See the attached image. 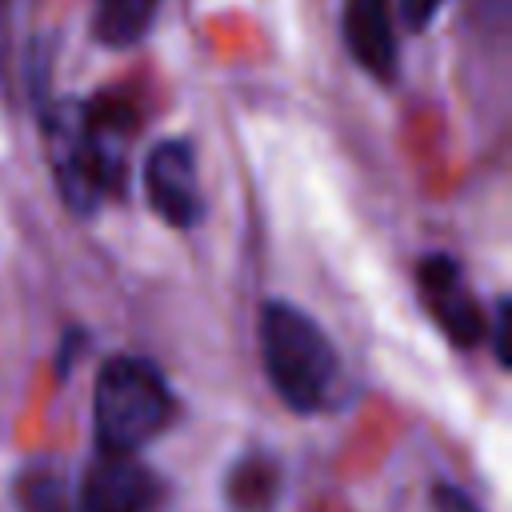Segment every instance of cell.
<instances>
[{
  "label": "cell",
  "mask_w": 512,
  "mask_h": 512,
  "mask_svg": "<svg viewBox=\"0 0 512 512\" xmlns=\"http://www.w3.org/2000/svg\"><path fill=\"white\" fill-rule=\"evenodd\" d=\"M44 136L60 200L76 216L100 212L124 188V140L132 136L124 100H60L44 112Z\"/></svg>",
  "instance_id": "obj_1"
},
{
  "label": "cell",
  "mask_w": 512,
  "mask_h": 512,
  "mask_svg": "<svg viewBox=\"0 0 512 512\" xmlns=\"http://www.w3.org/2000/svg\"><path fill=\"white\" fill-rule=\"evenodd\" d=\"M260 360L284 408L312 416L332 404L340 384V356L328 332L296 304L268 300L260 308Z\"/></svg>",
  "instance_id": "obj_2"
},
{
  "label": "cell",
  "mask_w": 512,
  "mask_h": 512,
  "mask_svg": "<svg viewBox=\"0 0 512 512\" xmlns=\"http://www.w3.org/2000/svg\"><path fill=\"white\" fill-rule=\"evenodd\" d=\"M176 420V396L164 372L144 356H108L92 388V424L100 452L136 456Z\"/></svg>",
  "instance_id": "obj_3"
},
{
  "label": "cell",
  "mask_w": 512,
  "mask_h": 512,
  "mask_svg": "<svg viewBox=\"0 0 512 512\" xmlns=\"http://www.w3.org/2000/svg\"><path fill=\"white\" fill-rule=\"evenodd\" d=\"M416 284H420V300H424L428 316L440 324V332L456 348H476L488 336V316H484L480 300L472 296L460 264L448 252L424 256L416 264Z\"/></svg>",
  "instance_id": "obj_4"
},
{
  "label": "cell",
  "mask_w": 512,
  "mask_h": 512,
  "mask_svg": "<svg viewBox=\"0 0 512 512\" xmlns=\"http://www.w3.org/2000/svg\"><path fill=\"white\" fill-rule=\"evenodd\" d=\"M144 192L156 216H164L172 228H196L204 216V192L196 172V152L184 136H168L152 144L144 160Z\"/></svg>",
  "instance_id": "obj_5"
},
{
  "label": "cell",
  "mask_w": 512,
  "mask_h": 512,
  "mask_svg": "<svg viewBox=\"0 0 512 512\" xmlns=\"http://www.w3.org/2000/svg\"><path fill=\"white\" fill-rule=\"evenodd\" d=\"M164 500L160 476L124 452H96L84 468L76 512H156Z\"/></svg>",
  "instance_id": "obj_6"
},
{
  "label": "cell",
  "mask_w": 512,
  "mask_h": 512,
  "mask_svg": "<svg viewBox=\"0 0 512 512\" xmlns=\"http://www.w3.org/2000/svg\"><path fill=\"white\" fill-rule=\"evenodd\" d=\"M340 32L348 56L380 84L396 80L400 68V44L392 28V0H344Z\"/></svg>",
  "instance_id": "obj_7"
},
{
  "label": "cell",
  "mask_w": 512,
  "mask_h": 512,
  "mask_svg": "<svg viewBox=\"0 0 512 512\" xmlns=\"http://www.w3.org/2000/svg\"><path fill=\"white\" fill-rule=\"evenodd\" d=\"M224 496L236 512H268L280 496V464L264 452H248L232 464L224 480Z\"/></svg>",
  "instance_id": "obj_8"
},
{
  "label": "cell",
  "mask_w": 512,
  "mask_h": 512,
  "mask_svg": "<svg viewBox=\"0 0 512 512\" xmlns=\"http://www.w3.org/2000/svg\"><path fill=\"white\" fill-rule=\"evenodd\" d=\"M160 0H92V36L104 48H132L144 40Z\"/></svg>",
  "instance_id": "obj_9"
},
{
  "label": "cell",
  "mask_w": 512,
  "mask_h": 512,
  "mask_svg": "<svg viewBox=\"0 0 512 512\" xmlns=\"http://www.w3.org/2000/svg\"><path fill=\"white\" fill-rule=\"evenodd\" d=\"M12 492H16V512H72L64 480L52 468H24Z\"/></svg>",
  "instance_id": "obj_10"
},
{
  "label": "cell",
  "mask_w": 512,
  "mask_h": 512,
  "mask_svg": "<svg viewBox=\"0 0 512 512\" xmlns=\"http://www.w3.org/2000/svg\"><path fill=\"white\" fill-rule=\"evenodd\" d=\"M396 8H400V20L408 32H424L436 20V12L444 8V0H396Z\"/></svg>",
  "instance_id": "obj_11"
},
{
  "label": "cell",
  "mask_w": 512,
  "mask_h": 512,
  "mask_svg": "<svg viewBox=\"0 0 512 512\" xmlns=\"http://www.w3.org/2000/svg\"><path fill=\"white\" fill-rule=\"evenodd\" d=\"M492 348H496V364L508 368V296H500L492 312Z\"/></svg>",
  "instance_id": "obj_12"
},
{
  "label": "cell",
  "mask_w": 512,
  "mask_h": 512,
  "mask_svg": "<svg viewBox=\"0 0 512 512\" xmlns=\"http://www.w3.org/2000/svg\"><path fill=\"white\" fill-rule=\"evenodd\" d=\"M432 508H436V512H480V508L468 500V492H460V488H452V484H436V488H432Z\"/></svg>",
  "instance_id": "obj_13"
},
{
  "label": "cell",
  "mask_w": 512,
  "mask_h": 512,
  "mask_svg": "<svg viewBox=\"0 0 512 512\" xmlns=\"http://www.w3.org/2000/svg\"><path fill=\"white\" fill-rule=\"evenodd\" d=\"M472 8L480 12V24L488 32H500L508 24V0H472Z\"/></svg>",
  "instance_id": "obj_14"
},
{
  "label": "cell",
  "mask_w": 512,
  "mask_h": 512,
  "mask_svg": "<svg viewBox=\"0 0 512 512\" xmlns=\"http://www.w3.org/2000/svg\"><path fill=\"white\" fill-rule=\"evenodd\" d=\"M0 4H4V0H0Z\"/></svg>",
  "instance_id": "obj_15"
}]
</instances>
